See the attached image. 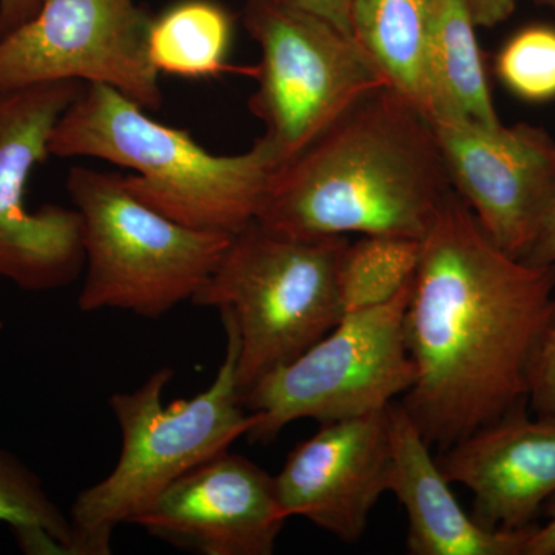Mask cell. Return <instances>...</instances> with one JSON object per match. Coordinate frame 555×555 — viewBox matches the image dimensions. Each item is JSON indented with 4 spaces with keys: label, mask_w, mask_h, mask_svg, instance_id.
Instances as JSON below:
<instances>
[{
    "label": "cell",
    "mask_w": 555,
    "mask_h": 555,
    "mask_svg": "<svg viewBox=\"0 0 555 555\" xmlns=\"http://www.w3.org/2000/svg\"><path fill=\"white\" fill-rule=\"evenodd\" d=\"M555 318V266L511 257L449 196L422 241L404 315L415 382L400 401L440 451L528 403Z\"/></svg>",
    "instance_id": "cell-1"
},
{
    "label": "cell",
    "mask_w": 555,
    "mask_h": 555,
    "mask_svg": "<svg viewBox=\"0 0 555 555\" xmlns=\"http://www.w3.org/2000/svg\"><path fill=\"white\" fill-rule=\"evenodd\" d=\"M454 192L429 120L385 86L273 171L257 221L302 240L423 241Z\"/></svg>",
    "instance_id": "cell-2"
},
{
    "label": "cell",
    "mask_w": 555,
    "mask_h": 555,
    "mask_svg": "<svg viewBox=\"0 0 555 555\" xmlns=\"http://www.w3.org/2000/svg\"><path fill=\"white\" fill-rule=\"evenodd\" d=\"M57 158L107 160L137 198L179 224L235 235L257 221L276 163L268 145L233 156L201 147L188 130L147 115L104 83H89L57 120L50 139Z\"/></svg>",
    "instance_id": "cell-3"
},
{
    "label": "cell",
    "mask_w": 555,
    "mask_h": 555,
    "mask_svg": "<svg viewBox=\"0 0 555 555\" xmlns=\"http://www.w3.org/2000/svg\"><path fill=\"white\" fill-rule=\"evenodd\" d=\"M221 318L228 338L224 360L199 396L164 406L175 372L160 367L133 392L109 398L122 447L112 473L82 489L69 509L78 555L112 553V535L119 525H130L175 480L229 451L257 425L258 415L241 403L236 382L238 328L229 313L221 312Z\"/></svg>",
    "instance_id": "cell-4"
},
{
    "label": "cell",
    "mask_w": 555,
    "mask_h": 555,
    "mask_svg": "<svg viewBox=\"0 0 555 555\" xmlns=\"http://www.w3.org/2000/svg\"><path fill=\"white\" fill-rule=\"evenodd\" d=\"M347 246L346 236L294 238L258 221L232 236L192 302L235 321L241 398L337 326L345 315L338 269Z\"/></svg>",
    "instance_id": "cell-5"
},
{
    "label": "cell",
    "mask_w": 555,
    "mask_h": 555,
    "mask_svg": "<svg viewBox=\"0 0 555 555\" xmlns=\"http://www.w3.org/2000/svg\"><path fill=\"white\" fill-rule=\"evenodd\" d=\"M67 192L82 219V312L158 320L192 301L233 236L179 224L137 198L122 175L75 166Z\"/></svg>",
    "instance_id": "cell-6"
},
{
    "label": "cell",
    "mask_w": 555,
    "mask_h": 555,
    "mask_svg": "<svg viewBox=\"0 0 555 555\" xmlns=\"http://www.w3.org/2000/svg\"><path fill=\"white\" fill-rule=\"evenodd\" d=\"M243 24L261 50L248 108L276 169L361 98L389 87L353 38L284 0H246Z\"/></svg>",
    "instance_id": "cell-7"
},
{
    "label": "cell",
    "mask_w": 555,
    "mask_h": 555,
    "mask_svg": "<svg viewBox=\"0 0 555 555\" xmlns=\"http://www.w3.org/2000/svg\"><path fill=\"white\" fill-rule=\"evenodd\" d=\"M415 276V275H414ZM414 278L377 308L346 313L337 326L241 398L258 423L250 441L270 443L297 420L320 423L385 411L415 382L404 315Z\"/></svg>",
    "instance_id": "cell-8"
},
{
    "label": "cell",
    "mask_w": 555,
    "mask_h": 555,
    "mask_svg": "<svg viewBox=\"0 0 555 555\" xmlns=\"http://www.w3.org/2000/svg\"><path fill=\"white\" fill-rule=\"evenodd\" d=\"M150 22L137 0H43L30 21L0 38V93L80 80L156 112L163 90L149 60Z\"/></svg>",
    "instance_id": "cell-9"
},
{
    "label": "cell",
    "mask_w": 555,
    "mask_h": 555,
    "mask_svg": "<svg viewBox=\"0 0 555 555\" xmlns=\"http://www.w3.org/2000/svg\"><path fill=\"white\" fill-rule=\"evenodd\" d=\"M86 86L57 80L0 93V276L22 291L49 292L78 280L86 264L76 208L28 210V179L49 158L57 120Z\"/></svg>",
    "instance_id": "cell-10"
},
{
    "label": "cell",
    "mask_w": 555,
    "mask_h": 555,
    "mask_svg": "<svg viewBox=\"0 0 555 555\" xmlns=\"http://www.w3.org/2000/svg\"><path fill=\"white\" fill-rule=\"evenodd\" d=\"M430 126L456 195L496 246L524 259L555 199V139L525 122L452 116Z\"/></svg>",
    "instance_id": "cell-11"
},
{
    "label": "cell",
    "mask_w": 555,
    "mask_h": 555,
    "mask_svg": "<svg viewBox=\"0 0 555 555\" xmlns=\"http://www.w3.org/2000/svg\"><path fill=\"white\" fill-rule=\"evenodd\" d=\"M286 521L275 477L225 451L175 480L130 525L193 553L272 555Z\"/></svg>",
    "instance_id": "cell-12"
},
{
    "label": "cell",
    "mask_w": 555,
    "mask_h": 555,
    "mask_svg": "<svg viewBox=\"0 0 555 555\" xmlns=\"http://www.w3.org/2000/svg\"><path fill=\"white\" fill-rule=\"evenodd\" d=\"M389 470L387 408L321 423L275 476L278 502L287 520L306 518L341 542L356 543L379 496L389 492Z\"/></svg>",
    "instance_id": "cell-13"
},
{
    "label": "cell",
    "mask_w": 555,
    "mask_h": 555,
    "mask_svg": "<svg viewBox=\"0 0 555 555\" xmlns=\"http://www.w3.org/2000/svg\"><path fill=\"white\" fill-rule=\"evenodd\" d=\"M437 463L449 483L473 492L478 525L524 531L555 495V422L521 404L440 451Z\"/></svg>",
    "instance_id": "cell-14"
},
{
    "label": "cell",
    "mask_w": 555,
    "mask_h": 555,
    "mask_svg": "<svg viewBox=\"0 0 555 555\" xmlns=\"http://www.w3.org/2000/svg\"><path fill=\"white\" fill-rule=\"evenodd\" d=\"M390 440L389 492L408 516L412 555H524L532 528L500 531L478 525L460 506L430 444L403 404L387 406Z\"/></svg>",
    "instance_id": "cell-15"
},
{
    "label": "cell",
    "mask_w": 555,
    "mask_h": 555,
    "mask_svg": "<svg viewBox=\"0 0 555 555\" xmlns=\"http://www.w3.org/2000/svg\"><path fill=\"white\" fill-rule=\"evenodd\" d=\"M437 0H352L350 30L390 89L430 124L448 118L433 67Z\"/></svg>",
    "instance_id": "cell-16"
},
{
    "label": "cell",
    "mask_w": 555,
    "mask_h": 555,
    "mask_svg": "<svg viewBox=\"0 0 555 555\" xmlns=\"http://www.w3.org/2000/svg\"><path fill=\"white\" fill-rule=\"evenodd\" d=\"M233 20L214 0H181L152 17L149 60L158 73L185 79L217 78L235 72L228 57Z\"/></svg>",
    "instance_id": "cell-17"
},
{
    "label": "cell",
    "mask_w": 555,
    "mask_h": 555,
    "mask_svg": "<svg viewBox=\"0 0 555 555\" xmlns=\"http://www.w3.org/2000/svg\"><path fill=\"white\" fill-rule=\"evenodd\" d=\"M476 27L465 0H437L434 76L448 118L459 116L485 126H496L500 119L486 79Z\"/></svg>",
    "instance_id": "cell-18"
},
{
    "label": "cell",
    "mask_w": 555,
    "mask_h": 555,
    "mask_svg": "<svg viewBox=\"0 0 555 555\" xmlns=\"http://www.w3.org/2000/svg\"><path fill=\"white\" fill-rule=\"evenodd\" d=\"M0 524L13 529L25 553L78 555V540L69 517L50 499L30 467L3 449Z\"/></svg>",
    "instance_id": "cell-19"
},
{
    "label": "cell",
    "mask_w": 555,
    "mask_h": 555,
    "mask_svg": "<svg viewBox=\"0 0 555 555\" xmlns=\"http://www.w3.org/2000/svg\"><path fill=\"white\" fill-rule=\"evenodd\" d=\"M422 241L361 236L349 243L338 269L343 312L377 308L396 297L414 278Z\"/></svg>",
    "instance_id": "cell-20"
},
{
    "label": "cell",
    "mask_w": 555,
    "mask_h": 555,
    "mask_svg": "<svg viewBox=\"0 0 555 555\" xmlns=\"http://www.w3.org/2000/svg\"><path fill=\"white\" fill-rule=\"evenodd\" d=\"M495 69L503 86L520 100H555V28L531 25L516 33L500 50Z\"/></svg>",
    "instance_id": "cell-21"
},
{
    "label": "cell",
    "mask_w": 555,
    "mask_h": 555,
    "mask_svg": "<svg viewBox=\"0 0 555 555\" xmlns=\"http://www.w3.org/2000/svg\"><path fill=\"white\" fill-rule=\"evenodd\" d=\"M528 403L532 415L555 422V318L537 357Z\"/></svg>",
    "instance_id": "cell-22"
},
{
    "label": "cell",
    "mask_w": 555,
    "mask_h": 555,
    "mask_svg": "<svg viewBox=\"0 0 555 555\" xmlns=\"http://www.w3.org/2000/svg\"><path fill=\"white\" fill-rule=\"evenodd\" d=\"M284 2L297 7L299 10L308 11L352 38V30H350L352 0H284Z\"/></svg>",
    "instance_id": "cell-23"
},
{
    "label": "cell",
    "mask_w": 555,
    "mask_h": 555,
    "mask_svg": "<svg viewBox=\"0 0 555 555\" xmlns=\"http://www.w3.org/2000/svg\"><path fill=\"white\" fill-rule=\"evenodd\" d=\"M524 261L537 266H555V199L547 211L542 229Z\"/></svg>",
    "instance_id": "cell-24"
},
{
    "label": "cell",
    "mask_w": 555,
    "mask_h": 555,
    "mask_svg": "<svg viewBox=\"0 0 555 555\" xmlns=\"http://www.w3.org/2000/svg\"><path fill=\"white\" fill-rule=\"evenodd\" d=\"M465 2L477 27H494L513 14L517 0H465Z\"/></svg>",
    "instance_id": "cell-25"
},
{
    "label": "cell",
    "mask_w": 555,
    "mask_h": 555,
    "mask_svg": "<svg viewBox=\"0 0 555 555\" xmlns=\"http://www.w3.org/2000/svg\"><path fill=\"white\" fill-rule=\"evenodd\" d=\"M43 0H0V38L38 13Z\"/></svg>",
    "instance_id": "cell-26"
},
{
    "label": "cell",
    "mask_w": 555,
    "mask_h": 555,
    "mask_svg": "<svg viewBox=\"0 0 555 555\" xmlns=\"http://www.w3.org/2000/svg\"><path fill=\"white\" fill-rule=\"evenodd\" d=\"M545 514L547 524L532 529L524 555H555V495L547 500Z\"/></svg>",
    "instance_id": "cell-27"
},
{
    "label": "cell",
    "mask_w": 555,
    "mask_h": 555,
    "mask_svg": "<svg viewBox=\"0 0 555 555\" xmlns=\"http://www.w3.org/2000/svg\"><path fill=\"white\" fill-rule=\"evenodd\" d=\"M534 2L540 3V5H553V7H555V0H534Z\"/></svg>",
    "instance_id": "cell-28"
},
{
    "label": "cell",
    "mask_w": 555,
    "mask_h": 555,
    "mask_svg": "<svg viewBox=\"0 0 555 555\" xmlns=\"http://www.w3.org/2000/svg\"><path fill=\"white\" fill-rule=\"evenodd\" d=\"M3 328V324H2V321H0V331H2Z\"/></svg>",
    "instance_id": "cell-29"
}]
</instances>
